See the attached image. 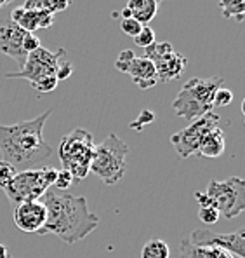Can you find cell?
Wrapping results in <instances>:
<instances>
[{"mask_svg":"<svg viewBox=\"0 0 245 258\" xmlns=\"http://www.w3.org/2000/svg\"><path fill=\"white\" fill-rule=\"evenodd\" d=\"M155 72L158 82H171L181 77L184 70H186L188 59L184 54H181L178 51H172L169 54H165L164 58L157 59L155 63Z\"/></svg>","mask_w":245,"mask_h":258,"instance_id":"cell-13","label":"cell"},{"mask_svg":"<svg viewBox=\"0 0 245 258\" xmlns=\"http://www.w3.org/2000/svg\"><path fill=\"white\" fill-rule=\"evenodd\" d=\"M13 0H0V7H4V6H7V4H11Z\"/></svg>","mask_w":245,"mask_h":258,"instance_id":"cell-39","label":"cell"},{"mask_svg":"<svg viewBox=\"0 0 245 258\" xmlns=\"http://www.w3.org/2000/svg\"><path fill=\"white\" fill-rule=\"evenodd\" d=\"M71 72H73V64L68 61L66 58H61V59H59L58 68H56V79H58V82L66 81V79L71 75Z\"/></svg>","mask_w":245,"mask_h":258,"instance_id":"cell-29","label":"cell"},{"mask_svg":"<svg viewBox=\"0 0 245 258\" xmlns=\"http://www.w3.org/2000/svg\"><path fill=\"white\" fill-rule=\"evenodd\" d=\"M70 4L71 0H49V13L56 14L61 13V11H66Z\"/></svg>","mask_w":245,"mask_h":258,"instance_id":"cell-35","label":"cell"},{"mask_svg":"<svg viewBox=\"0 0 245 258\" xmlns=\"http://www.w3.org/2000/svg\"><path fill=\"white\" fill-rule=\"evenodd\" d=\"M195 197H197V201H198V204H200V208L214 206V204H212V199H210V197L207 196L205 192H197V194H195Z\"/></svg>","mask_w":245,"mask_h":258,"instance_id":"cell-36","label":"cell"},{"mask_svg":"<svg viewBox=\"0 0 245 258\" xmlns=\"http://www.w3.org/2000/svg\"><path fill=\"white\" fill-rule=\"evenodd\" d=\"M141 258H171V248L162 239H150L143 246Z\"/></svg>","mask_w":245,"mask_h":258,"instance_id":"cell-18","label":"cell"},{"mask_svg":"<svg viewBox=\"0 0 245 258\" xmlns=\"http://www.w3.org/2000/svg\"><path fill=\"white\" fill-rule=\"evenodd\" d=\"M179 258H209V256H207L205 248H198V246L191 244L188 239H183L179 248Z\"/></svg>","mask_w":245,"mask_h":258,"instance_id":"cell-21","label":"cell"},{"mask_svg":"<svg viewBox=\"0 0 245 258\" xmlns=\"http://www.w3.org/2000/svg\"><path fill=\"white\" fill-rule=\"evenodd\" d=\"M172 51H174V47L169 42H153L152 45L145 47V58L150 59L152 63H155L157 59L164 58L165 54H169Z\"/></svg>","mask_w":245,"mask_h":258,"instance_id":"cell-20","label":"cell"},{"mask_svg":"<svg viewBox=\"0 0 245 258\" xmlns=\"http://www.w3.org/2000/svg\"><path fill=\"white\" fill-rule=\"evenodd\" d=\"M11 21L16 23L21 30H25L26 33H33L39 25H37V13L35 11H26L23 9V6L16 7L11 11Z\"/></svg>","mask_w":245,"mask_h":258,"instance_id":"cell-17","label":"cell"},{"mask_svg":"<svg viewBox=\"0 0 245 258\" xmlns=\"http://www.w3.org/2000/svg\"><path fill=\"white\" fill-rule=\"evenodd\" d=\"M160 2L162 0H127L126 7L131 11L134 20L145 26L157 16Z\"/></svg>","mask_w":245,"mask_h":258,"instance_id":"cell-15","label":"cell"},{"mask_svg":"<svg viewBox=\"0 0 245 258\" xmlns=\"http://www.w3.org/2000/svg\"><path fill=\"white\" fill-rule=\"evenodd\" d=\"M25 37V30H21L16 23H13L11 20L0 25V52L14 58L21 68L26 61V56H28L25 52V49H23V39Z\"/></svg>","mask_w":245,"mask_h":258,"instance_id":"cell-12","label":"cell"},{"mask_svg":"<svg viewBox=\"0 0 245 258\" xmlns=\"http://www.w3.org/2000/svg\"><path fill=\"white\" fill-rule=\"evenodd\" d=\"M14 174H16V169H14L13 166L0 161V188H2L6 183H9V181L13 180Z\"/></svg>","mask_w":245,"mask_h":258,"instance_id":"cell-31","label":"cell"},{"mask_svg":"<svg viewBox=\"0 0 245 258\" xmlns=\"http://www.w3.org/2000/svg\"><path fill=\"white\" fill-rule=\"evenodd\" d=\"M94 152V138L87 129L77 127L65 135L59 142L58 155L63 169L73 174L75 180H84L89 174Z\"/></svg>","mask_w":245,"mask_h":258,"instance_id":"cell-5","label":"cell"},{"mask_svg":"<svg viewBox=\"0 0 245 258\" xmlns=\"http://www.w3.org/2000/svg\"><path fill=\"white\" fill-rule=\"evenodd\" d=\"M223 77H193L186 82L178 96L172 101V108L183 119L193 120L200 119L207 112H212V100L214 94L219 87H223Z\"/></svg>","mask_w":245,"mask_h":258,"instance_id":"cell-3","label":"cell"},{"mask_svg":"<svg viewBox=\"0 0 245 258\" xmlns=\"http://www.w3.org/2000/svg\"><path fill=\"white\" fill-rule=\"evenodd\" d=\"M153 120H155V113H153L152 110H143V112L139 113L138 119L129 124V127L134 129V131H143V127L152 124Z\"/></svg>","mask_w":245,"mask_h":258,"instance_id":"cell-25","label":"cell"},{"mask_svg":"<svg viewBox=\"0 0 245 258\" xmlns=\"http://www.w3.org/2000/svg\"><path fill=\"white\" fill-rule=\"evenodd\" d=\"M190 242L198 248H219L238 258H245V229H238L229 234H217L209 229H197L191 232Z\"/></svg>","mask_w":245,"mask_h":258,"instance_id":"cell-10","label":"cell"},{"mask_svg":"<svg viewBox=\"0 0 245 258\" xmlns=\"http://www.w3.org/2000/svg\"><path fill=\"white\" fill-rule=\"evenodd\" d=\"M205 194L212 199L214 208H217L219 215L228 220L236 218L245 211V181L242 178L231 176L223 181L210 180Z\"/></svg>","mask_w":245,"mask_h":258,"instance_id":"cell-7","label":"cell"},{"mask_svg":"<svg viewBox=\"0 0 245 258\" xmlns=\"http://www.w3.org/2000/svg\"><path fill=\"white\" fill-rule=\"evenodd\" d=\"M40 201L47 210V220L40 236L54 234L66 244H77L97 229L99 218L89 210L84 196H71L51 187Z\"/></svg>","mask_w":245,"mask_h":258,"instance_id":"cell-2","label":"cell"},{"mask_svg":"<svg viewBox=\"0 0 245 258\" xmlns=\"http://www.w3.org/2000/svg\"><path fill=\"white\" fill-rule=\"evenodd\" d=\"M52 110H45L39 117L13 126L0 124V155L16 173L49 166L54 150L44 138V124Z\"/></svg>","mask_w":245,"mask_h":258,"instance_id":"cell-1","label":"cell"},{"mask_svg":"<svg viewBox=\"0 0 245 258\" xmlns=\"http://www.w3.org/2000/svg\"><path fill=\"white\" fill-rule=\"evenodd\" d=\"M221 13L228 20L242 23L245 20V0H219Z\"/></svg>","mask_w":245,"mask_h":258,"instance_id":"cell-19","label":"cell"},{"mask_svg":"<svg viewBox=\"0 0 245 258\" xmlns=\"http://www.w3.org/2000/svg\"><path fill=\"white\" fill-rule=\"evenodd\" d=\"M58 79L56 77H44L40 79L39 82H35V84H32V89L37 91V93H52V91L58 87Z\"/></svg>","mask_w":245,"mask_h":258,"instance_id":"cell-27","label":"cell"},{"mask_svg":"<svg viewBox=\"0 0 245 258\" xmlns=\"http://www.w3.org/2000/svg\"><path fill=\"white\" fill-rule=\"evenodd\" d=\"M39 47H42V45H40L39 37L33 35V33H26V37L23 39V49H25L26 54H30V52L37 51Z\"/></svg>","mask_w":245,"mask_h":258,"instance_id":"cell-32","label":"cell"},{"mask_svg":"<svg viewBox=\"0 0 245 258\" xmlns=\"http://www.w3.org/2000/svg\"><path fill=\"white\" fill-rule=\"evenodd\" d=\"M9 249H7L6 244H0V258H9Z\"/></svg>","mask_w":245,"mask_h":258,"instance_id":"cell-37","label":"cell"},{"mask_svg":"<svg viewBox=\"0 0 245 258\" xmlns=\"http://www.w3.org/2000/svg\"><path fill=\"white\" fill-rule=\"evenodd\" d=\"M61 58H66V51L59 47L58 51L39 47L26 56V61L20 72H7V79H26L30 84H35L44 77H56V68Z\"/></svg>","mask_w":245,"mask_h":258,"instance_id":"cell-9","label":"cell"},{"mask_svg":"<svg viewBox=\"0 0 245 258\" xmlns=\"http://www.w3.org/2000/svg\"><path fill=\"white\" fill-rule=\"evenodd\" d=\"M221 115L216 112H207L200 119L190 122V126L181 129L176 135L171 136V143L174 145L176 152L181 159H186L190 155H195L200 149L202 142L207 138L210 131L219 127Z\"/></svg>","mask_w":245,"mask_h":258,"instance_id":"cell-8","label":"cell"},{"mask_svg":"<svg viewBox=\"0 0 245 258\" xmlns=\"http://www.w3.org/2000/svg\"><path fill=\"white\" fill-rule=\"evenodd\" d=\"M155 42V32H153V28H150V25H145L141 28V32L138 33V35L134 37V44L138 45V47H148V45H152Z\"/></svg>","mask_w":245,"mask_h":258,"instance_id":"cell-22","label":"cell"},{"mask_svg":"<svg viewBox=\"0 0 245 258\" xmlns=\"http://www.w3.org/2000/svg\"><path fill=\"white\" fill-rule=\"evenodd\" d=\"M23 9L26 11H49V0H26L23 4Z\"/></svg>","mask_w":245,"mask_h":258,"instance_id":"cell-34","label":"cell"},{"mask_svg":"<svg viewBox=\"0 0 245 258\" xmlns=\"http://www.w3.org/2000/svg\"><path fill=\"white\" fill-rule=\"evenodd\" d=\"M120 16H122V20H129V18H133V14H131V11L127 9V7H124V9L120 11Z\"/></svg>","mask_w":245,"mask_h":258,"instance_id":"cell-38","label":"cell"},{"mask_svg":"<svg viewBox=\"0 0 245 258\" xmlns=\"http://www.w3.org/2000/svg\"><path fill=\"white\" fill-rule=\"evenodd\" d=\"M9 258H13V256H9Z\"/></svg>","mask_w":245,"mask_h":258,"instance_id":"cell-40","label":"cell"},{"mask_svg":"<svg viewBox=\"0 0 245 258\" xmlns=\"http://www.w3.org/2000/svg\"><path fill=\"white\" fill-rule=\"evenodd\" d=\"M198 218H200L203 223H207V225H214V223H217V220L221 218V215H219V211H217V208L205 206L198 210Z\"/></svg>","mask_w":245,"mask_h":258,"instance_id":"cell-26","label":"cell"},{"mask_svg":"<svg viewBox=\"0 0 245 258\" xmlns=\"http://www.w3.org/2000/svg\"><path fill=\"white\" fill-rule=\"evenodd\" d=\"M56 174H58V169L52 166L26 169V171L14 174L13 180L4 185L2 190L7 199L14 204L25 203V201H37L54 185Z\"/></svg>","mask_w":245,"mask_h":258,"instance_id":"cell-6","label":"cell"},{"mask_svg":"<svg viewBox=\"0 0 245 258\" xmlns=\"http://www.w3.org/2000/svg\"><path fill=\"white\" fill-rule=\"evenodd\" d=\"M54 23V14L49 11H37V25L39 28H51Z\"/></svg>","mask_w":245,"mask_h":258,"instance_id":"cell-33","label":"cell"},{"mask_svg":"<svg viewBox=\"0 0 245 258\" xmlns=\"http://www.w3.org/2000/svg\"><path fill=\"white\" fill-rule=\"evenodd\" d=\"M45 220H47V210L40 199L37 201H25L14 206V223L23 232L39 234L44 229Z\"/></svg>","mask_w":245,"mask_h":258,"instance_id":"cell-11","label":"cell"},{"mask_svg":"<svg viewBox=\"0 0 245 258\" xmlns=\"http://www.w3.org/2000/svg\"><path fill=\"white\" fill-rule=\"evenodd\" d=\"M233 101V93L229 89H224V87H219L214 94L212 100V107H228Z\"/></svg>","mask_w":245,"mask_h":258,"instance_id":"cell-28","label":"cell"},{"mask_svg":"<svg viewBox=\"0 0 245 258\" xmlns=\"http://www.w3.org/2000/svg\"><path fill=\"white\" fill-rule=\"evenodd\" d=\"M134 58H136V54H134L133 49H126V51H122L118 54V58H116V61H115L116 70H120V72H124V74H127V72H129L131 63H133Z\"/></svg>","mask_w":245,"mask_h":258,"instance_id":"cell-24","label":"cell"},{"mask_svg":"<svg viewBox=\"0 0 245 258\" xmlns=\"http://www.w3.org/2000/svg\"><path fill=\"white\" fill-rule=\"evenodd\" d=\"M75 181L73 174L70 171H66V169H58V174H56V180H54V185H52V188H56V190H61V192H66L68 187H71V183Z\"/></svg>","mask_w":245,"mask_h":258,"instance_id":"cell-23","label":"cell"},{"mask_svg":"<svg viewBox=\"0 0 245 258\" xmlns=\"http://www.w3.org/2000/svg\"><path fill=\"white\" fill-rule=\"evenodd\" d=\"M224 149H226L224 131L221 127H216L214 131H210L209 135H207V138L202 142L197 154L205 159H217L219 155H223Z\"/></svg>","mask_w":245,"mask_h":258,"instance_id":"cell-16","label":"cell"},{"mask_svg":"<svg viewBox=\"0 0 245 258\" xmlns=\"http://www.w3.org/2000/svg\"><path fill=\"white\" fill-rule=\"evenodd\" d=\"M122 32L126 33V35H129V37H134L138 35L139 32H141V28H143V25L139 21H136L134 18H129V20H122Z\"/></svg>","mask_w":245,"mask_h":258,"instance_id":"cell-30","label":"cell"},{"mask_svg":"<svg viewBox=\"0 0 245 258\" xmlns=\"http://www.w3.org/2000/svg\"><path fill=\"white\" fill-rule=\"evenodd\" d=\"M127 152V143L116 135H110L99 145H94L89 173L96 174L104 185L118 183L126 174Z\"/></svg>","mask_w":245,"mask_h":258,"instance_id":"cell-4","label":"cell"},{"mask_svg":"<svg viewBox=\"0 0 245 258\" xmlns=\"http://www.w3.org/2000/svg\"><path fill=\"white\" fill-rule=\"evenodd\" d=\"M127 74L133 77L134 84L138 86L139 89H150V87L158 84L155 64L150 61V59H146L145 56H141V58L136 56L133 59V63H131Z\"/></svg>","mask_w":245,"mask_h":258,"instance_id":"cell-14","label":"cell"}]
</instances>
